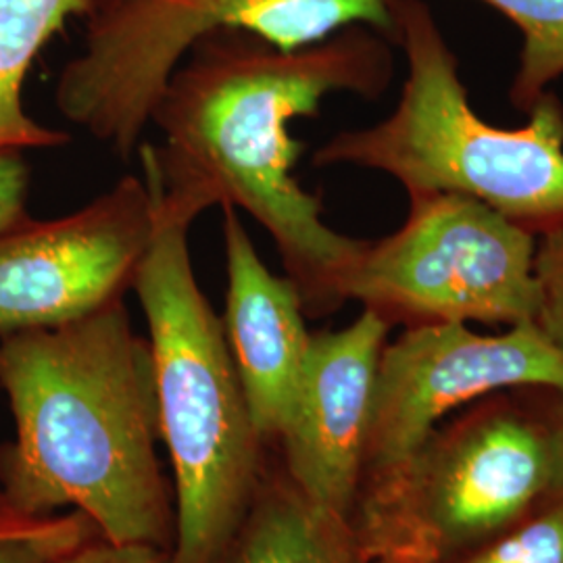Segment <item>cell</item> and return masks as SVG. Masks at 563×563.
<instances>
[{
    "label": "cell",
    "instance_id": "1",
    "mask_svg": "<svg viewBox=\"0 0 563 563\" xmlns=\"http://www.w3.org/2000/svg\"><path fill=\"white\" fill-rule=\"evenodd\" d=\"M380 32L351 25L325 41L284 51L255 34L205 36L172 74L151 123L165 144L155 157L165 184L205 188L262 223L280 253L305 313L325 316L344 299V282L365 242L332 230L322 199L295 178L302 144L288 125L316 115L325 97L378 99L395 60Z\"/></svg>",
    "mask_w": 563,
    "mask_h": 563
},
{
    "label": "cell",
    "instance_id": "2",
    "mask_svg": "<svg viewBox=\"0 0 563 563\" xmlns=\"http://www.w3.org/2000/svg\"><path fill=\"white\" fill-rule=\"evenodd\" d=\"M0 388L15 420V439L0 446L9 504L36 516L71 507L113 543L172 551L153 357L123 299L76 322L0 334Z\"/></svg>",
    "mask_w": 563,
    "mask_h": 563
},
{
    "label": "cell",
    "instance_id": "3",
    "mask_svg": "<svg viewBox=\"0 0 563 563\" xmlns=\"http://www.w3.org/2000/svg\"><path fill=\"white\" fill-rule=\"evenodd\" d=\"M155 218L134 290L148 323L159 437L174 476L172 563H218L262 478V439L249 413L222 318L195 276L188 234L216 199L165 184L155 144L139 148Z\"/></svg>",
    "mask_w": 563,
    "mask_h": 563
},
{
    "label": "cell",
    "instance_id": "4",
    "mask_svg": "<svg viewBox=\"0 0 563 563\" xmlns=\"http://www.w3.org/2000/svg\"><path fill=\"white\" fill-rule=\"evenodd\" d=\"M407 78L395 111L344 130L313 165L383 172L411 195L453 192L488 205L537 239L563 228V102L547 92L523 128H499L472 107L460 63L423 0H388Z\"/></svg>",
    "mask_w": 563,
    "mask_h": 563
},
{
    "label": "cell",
    "instance_id": "5",
    "mask_svg": "<svg viewBox=\"0 0 563 563\" xmlns=\"http://www.w3.org/2000/svg\"><path fill=\"white\" fill-rule=\"evenodd\" d=\"M490 395L362 484L351 522L369 563H451L490 541L560 476L551 416Z\"/></svg>",
    "mask_w": 563,
    "mask_h": 563
},
{
    "label": "cell",
    "instance_id": "6",
    "mask_svg": "<svg viewBox=\"0 0 563 563\" xmlns=\"http://www.w3.org/2000/svg\"><path fill=\"white\" fill-rule=\"evenodd\" d=\"M80 55L60 69V115L130 162L153 109L197 42L242 30L297 51L351 25L393 42L388 0H115L86 18Z\"/></svg>",
    "mask_w": 563,
    "mask_h": 563
},
{
    "label": "cell",
    "instance_id": "7",
    "mask_svg": "<svg viewBox=\"0 0 563 563\" xmlns=\"http://www.w3.org/2000/svg\"><path fill=\"white\" fill-rule=\"evenodd\" d=\"M537 236L488 205L453 192L411 195L397 232L365 249L344 299L384 322H534Z\"/></svg>",
    "mask_w": 563,
    "mask_h": 563
},
{
    "label": "cell",
    "instance_id": "8",
    "mask_svg": "<svg viewBox=\"0 0 563 563\" xmlns=\"http://www.w3.org/2000/svg\"><path fill=\"white\" fill-rule=\"evenodd\" d=\"M505 390L563 393V353L537 322L499 334L460 322L407 328L378 362L362 484L407 460L453 411Z\"/></svg>",
    "mask_w": 563,
    "mask_h": 563
},
{
    "label": "cell",
    "instance_id": "9",
    "mask_svg": "<svg viewBox=\"0 0 563 563\" xmlns=\"http://www.w3.org/2000/svg\"><path fill=\"white\" fill-rule=\"evenodd\" d=\"M155 195L148 178L123 176L59 220L0 232V334L76 322L123 299L148 249Z\"/></svg>",
    "mask_w": 563,
    "mask_h": 563
},
{
    "label": "cell",
    "instance_id": "10",
    "mask_svg": "<svg viewBox=\"0 0 563 563\" xmlns=\"http://www.w3.org/2000/svg\"><path fill=\"white\" fill-rule=\"evenodd\" d=\"M390 323L369 309L336 332L311 334L292 416L278 443L282 467L302 495L353 516L363 478L378 362Z\"/></svg>",
    "mask_w": 563,
    "mask_h": 563
},
{
    "label": "cell",
    "instance_id": "11",
    "mask_svg": "<svg viewBox=\"0 0 563 563\" xmlns=\"http://www.w3.org/2000/svg\"><path fill=\"white\" fill-rule=\"evenodd\" d=\"M228 292L222 323L249 413L263 444L278 443L292 416L311 344L301 295L269 272L241 213L223 202Z\"/></svg>",
    "mask_w": 563,
    "mask_h": 563
},
{
    "label": "cell",
    "instance_id": "12",
    "mask_svg": "<svg viewBox=\"0 0 563 563\" xmlns=\"http://www.w3.org/2000/svg\"><path fill=\"white\" fill-rule=\"evenodd\" d=\"M218 563H369L349 518L309 501L284 467L262 478Z\"/></svg>",
    "mask_w": 563,
    "mask_h": 563
},
{
    "label": "cell",
    "instance_id": "13",
    "mask_svg": "<svg viewBox=\"0 0 563 563\" xmlns=\"http://www.w3.org/2000/svg\"><path fill=\"white\" fill-rule=\"evenodd\" d=\"M88 13V0H0V148H57L69 142V134L27 115L23 84L65 21Z\"/></svg>",
    "mask_w": 563,
    "mask_h": 563
},
{
    "label": "cell",
    "instance_id": "14",
    "mask_svg": "<svg viewBox=\"0 0 563 563\" xmlns=\"http://www.w3.org/2000/svg\"><path fill=\"white\" fill-rule=\"evenodd\" d=\"M504 13L522 34L509 99L530 111L563 76V0H481Z\"/></svg>",
    "mask_w": 563,
    "mask_h": 563
},
{
    "label": "cell",
    "instance_id": "15",
    "mask_svg": "<svg viewBox=\"0 0 563 563\" xmlns=\"http://www.w3.org/2000/svg\"><path fill=\"white\" fill-rule=\"evenodd\" d=\"M99 532L80 511L25 514L0 493V563H57Z\"/></svg>",
    "mask_w": 563,
    "mask_h": 563
},
{
    "label": "cell",
    "instance_id": "16",
    "mask_svg": "<svg viewBox=\"0 0 563 563\" xmlns=\"http://www.w3.org/2000/svg\"><path fill=\"white\" fill-rule=\"evenodd\" d=\"M460 563H563V499L476 547Z\"/></svg>",
    "mask_w": 563,
    "mask_h": 563
},
{
    "label": "cell",
    "instance_id": "17",
    "mask_svg": "<svg viewBox=\"0 0 563 563\" xmlns=\"http://www.w3.org/2000/svg\"><path fill=\"white\" fill-rule=\"evenodd\" d=\"M534 278L539 290L534 322L563 353V228L537 239Z\"/></svg>",
    "mask_w": 563,
    "mask_h": 563
},
{
    "label": "cell",
    "instance_id": "18",
    "mask_svg": "<svg viewBox=\"0 0 563 563\" xmlns=\"http://www.w3.org/2000/svg\"><path fill=\"white\" fill-rule=\"evenodd\" d=\"M30 165L23 151L0 148V232L30 220Z\"/></svg>",
    "mask_w": 563,
    "mask_h": 563
},
{
    "label": "cell",
    "instance_id": "19",
    "mask_svg": "<svg viewBox=\"0 0 563 563\" xmlns=\"http://www.w3.org/2000/svg\"><path fill=\"white\" fill-rule=\"evenodd\" d=\"M57 563H172V553L155 544L113 543L95 532Z\"/></svg>",
    "mask_w": 563,
    "mask_h": 563
},
{
    "label": "cell",
    "instance_id": "20",
    "mask_svg": "<svg viewBox=\"0 0 563 563\" xmlns=\"http://www.w3.org/2000/svg\"><path fill=\"white\" fill-rule=\"evenodd\" d=\"M553 402L549 409L553 432H555V443H558V460H560V476H558V488L553 497L563 499V393H551Z\"/></svg>",
    "mask_w": 563,
    "mask_h": 563
},
{
    "label": "cell",
    "instance_id": "21",
    "mask_svg": "<svg viewBox=\"0 0 563 563\" xmlns=\"http://www.w3.org/2000/svg\"><path fill=\"white\" fill-rule=\"evenodd\" d=\"M90 2V13H88V18L90 15H95L97 11H101V9H104V7H109L111 2H115V0H88Z\"/></svg>",
    "mask_w": 563,
    "mask_h": 563
}]
</instances>
